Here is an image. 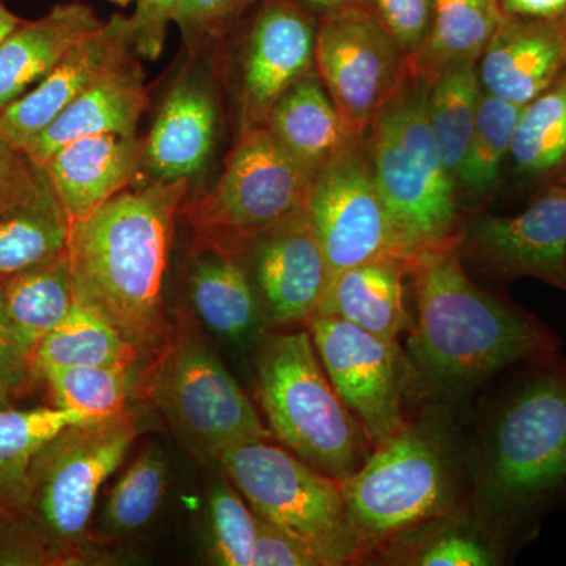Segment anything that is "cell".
<instances>
[{"label":"cell","instance_id":"1","mask_svg":"<svg viewBox=\"0 0 566 566\" xmlns=\"http://www.w3.org/2000/svg\"><path fill=\"white\" fill-rule=\"evenodd\" d=\"M188 181L132 186L87 218L71 222L74 301L106 319L155 363L172 342L164 279Z\"/></svg>","mask_w":566,"mask_h":566},{"label":"cell","instance_id":"2","mask_svg":"<svg viewBox=\"0 0 566 566\" xmlns=\"http://www.w3.org/2000/svg\"><path fill=\"white\" fill-rule=\"evenodd\" d=\"M458 244L424 249L408 263L419 312L409 356L428 385L450 394L560 349L546 324L465 274Z\"/></svg>","mask_w":566,"mask_h":566},{"label":"cell","instance_id":"3","mask_svg":"<svg viewBox=\"0 0 566 566\" xmlns=\"http://www.w3.org/2000/svg\"><path fill=\"white\" fill-rule=\"evenodd\" d=\"M566 499V363L532 360L483 431L476 515L499 538L528 527Z\"/></svg>","mask_w":566,"mask_h":566},{"label":"cell","instance_id":"4","mask_svg":"<svg viewBox=\"0 0 566 566\" xmlns=\"http://www.w3.org/2000/svg\"><path fill=\"white\" fill-rule=\"evenodd\" d=\"M461 480L455 434L441 417H424L376 447L340 488L349 520L367 549L455 512Z\"/></svg>","mask_w":566,"mask_h":566},{"label":"cell","instance_id":"5","mask_svg":"<svg viewBox=\"0 0 566 566\" xmlns=\"http://www.w3.org/2000/svg\"><path fill=\"white\" fill-rule=\"evenodd\" d=\"M428 85L409 80L365 134L379 196L408 263L424 249L460 243L458 181L427 117Z\"/></svg>","mask_w":566,"mask_h":566},{"label":"cell","instance_id":"6","mask_svg":"<svg viewBox=\"0 0 566 566\" xmlns=\"http://www.w3.org/2000/svg\"><path fill=\"white\" fill-rule=\"evenodd\" d=\"M256 387L271 434L316 471L344 482L370 457V441L335 392L307 331L266 338Z\"/></svg>","mask_w":566,"mask_h":566},{"label":"cell","instance_id":"7","mask_svg":"<svg viewBox=\"0 0 566 566\" xmlns=\"http://www.w3.org/2000/svg\"><path fill=\"white\" fill-rule=\"evenodd\" d=\"M137 438L128 411L111 419L71 424L33 457L21 512L62 565L88 558L91 521L99 488Z\"/></svg>","mask_w":566,"mask_h":566},{"label":"cell","instance_id":"8","mask_svg":"<svg viewBox=\"0 0 566 566\" xmlns=\"http://www.w3.org/2000/svg\"><path fill=\"white\" fill-rule=\"evenodd\" d=\"M218 464L256 515L300 539L322 566L352 564L365 553L340 482L290 450L259 439L230 447Z\"/></svg>","mask_w":566,"mask_h":566},{"label":"cell","instance_id":"9","mask_svg":"<svg viewBox=\"0 0 566 566\" xmlns=\"http://www.w3.org/2000/svg\"><path fill=\"white\" fill-rule=\"evenodd\" d=\"M151 371V400L202 463H218L230 447L271 438L248 395L189 319H180Z\"/></svg>","mask_w":566,"mask_h":566},{"label":"cell","instance_id":"10","mask_svg":"<svg viewBox=\"0 0 566 566\" xmlns=\"http://www.w3.org/2000/svg\"><path fill=\"white\" fill-rule=\"evenodd\" d=\"M308 181L266 126L241 134L210 191L186 199L197 234L229 249L251 240L303 207Z\"/></svg>","mask_w":566,"mask_h":566},{"label":"cell","instance_id":"11","mask_svg":"<svg viewBox=\"0 0 566 566\" xmlns=\"http://www.w3.org/2000/svg\"><path fill=\"white\" fill-rule=\"evenodd\" d=\"M315 70L354 136H365L411 80L408 57L375 11L318 18Z\"/></svg>","mask_w":566,"mask_h":566},{"label":"cell","instance_id":"12","mask_svg":"<svg viewBox=\"0 0 566 566\" xmlns=\"http://www.w3.org/2000/svg\"><path fill=\"white\" fill-rule=\"evenodd\" d=\"M327 263L329 283L374 260L408 263L379 196L365 136L349 140L308 182L304 202Z\"/></svg>","mask_w":566,"mask_h":566},{"label":"cell","instance_id":"13","mask_svg":"<svg viewBox=\"0 0 566 566\" xmlns=\"http://www.w3.org/2000/svg\"><path fill=\"white\" fill-rule=\"evenodd\" d=\"M308 333L335 392L370 444H386L406 424L398 342L382 340L337 316L315 315L308 319Z\"/></svg>","mask_w":566,"mask_h":566},{"label":"cell","instance_id":"14","mask_svg":"<svg viewBox=\"0 0 566 566\" xmlns=\"http://www.w3.org/2000/svg\"><path fill=\"white\" fill-rule=\"evenodd\" d=\"M249 17L234 92L237 137L264 126L283 93L315 70L318 18L297 0H259Z\"/></svg>","mask_w":566,"mask_h":566},{"label":"cell","instance_id":"15","mask_svg":"<svg viewBox=\"0 0 566 566\" xmlns=\"http://www.w3.org/2000/svg\"><path fill=\"white\" fill-rule=\"evenodd\" d=\"M458 248L494 277H534L566 292V170L543 181L520 214L461 223Z\"/></svg>","mask_w":566,"mask_h":566},{"label":"cell","instance_id":"16","mask_svg":"<svg viewBox=\"0 0 566 566\" xmlns=\"http://www.w3.org/2000/svg\"><path fill=\"white\" fill-rule=\"evenodd\" d=\"M218 50L189 55L142 140L133 186L191 182L207 169L221 133Z\"/></svg>","mask_w":566,"mask_h":566},{"label":"cell","instance_id":"17","mask_svg":"<svg viewBox=\"0 0 566 566\" xmlns=\"http://www.w3.org/2000/svg\"><path fill=\"white\" fill-rule=\"evenodd\" d=\"M233 252L251 277L268 322L289 326L318 314L329 273L304 205Z\"/></svg>","mask_w":566,"mask_h":566},{"label":"cell","instance_id":"18","mask_svg":"<svg viewBox=\"0 0 566 566\" xmlns=\"http://www.w3.org/2000/svg\"><path fill=\"white\" fill-rule=\"evenodd\" d=\"M136 55L129 18L114 14L85 36L31 91L0 114V133L24 150L71 103Z\"/></svg>","mask_w":566,"mask_h":566},{"label":"cell","instance_id":"19","mask_svg":"<svg viewBox=\"0 0 566 566\" xmlns=\"http://www.w3.org/2000/svg\"><path fill=\"white\" fill-rule=\"evenodd\" d=\"M566 70V22L502 17L479 61L483 92L527 106Z\"/></svg>","mask_w":566,"mask_h":566},{"label":"cell","instance_id":"20","mask_svg":"<svg viewBox=\"0 0 566 566\" xmlns=\"http://www.w3.org/2000/svg\"><path fill=\"white\" fill-rule=\"evenodd\" d=\"M140 151L137 134H104L71 142L48 159L44 172L71 222L132 188Z\"/></svg>","mask_w":566,"mask_h":566},{"label":"cell","instance_id":"21","mask_svg":"<svg viewBox=\"0 0 566 566\" xmlns=\"http://www.w3.org/2000/svg\"><path fill=\"white\" fill-rule=\"evenodd\" d=\"M188 293L197 318L229 344H251L266 319L237 253L202 234H197L191 253Z\"/></svg>","mask_w":566,"mask_h":566},{"label":"cell","instance_id":"22","mask_svg":"<svg viewBox=\"0 0 566 566\" xmlns=\"http://www.w3.org/2000/svg\"><path fill=\"white\" fill-rule=\"evenodd\" d=\"M144 80L139 57L133 55L71 103L24 148L25 155L43 167L71 142L104 134H137L142 115L150 104Z\"/></svg>","mask_w":566,"mask_h":566},{"label":"cell","instance_id":"23","mask_svg":"<svg viewBox=\"0 0 566 566\" xmlns=\"http://www.w3.org/2000/svg\"><path fill=\"white\" fill-rule=\"evenodd\" d=\"M81 0L61 2L44 17L24 21L0 44V114L25 95L85 36L103 25Z\"/></svg>","mask_w":566,"mask_h":566},{"label":"cell","instance_id":"24","mask_svg":"<svg viewBox=\"0 0 566 566\" xmlns=\"http://www.w3.org/2000/svg\"><path fill=\"white\" fill-rule=\"evenodd\" d=\"M264 126L308 182L357 137L346 128L316 70L283 93Z\"/></svg>","mask_w":566,"mask_h":566},{"label":"cell","instance_id":"25","mask_svg":"<svg viewBox=\"0 0 566 566\" xmlns=\"http://www.w3.org/2000/svg\"><path fill=\"white\" fill-rule=\"evenodd\" d=\"M408 263L381 259L349 268L327 283L318 314L337 316L387 342L409 326L405 304Z\"/></svg>","mask_w":566,"mask_h":566},{"label":"cell","instance_id":"26","mask_svg":"<svg viewBox=\"0 0 566 566\" xmlns=\"http://www.w3.org/2000/svg\"><path fill=\"white\" fill-rule=\"evenodd\" d=\"M71 219L40 167L35 180L0 205V282L69 251Z\"/></svg>","mask_w":566,"mask_h":566},{"label":"cell","instance_id":"27","mask_svg":"<svg viewBox=\"0 0 566 566\" xmlns=\"http://www.w3.org/2000/svg\"><path fill=\"white\" fill-rule=\"evenodd\" d=\"M74 303L69 251L0 282V311L28 364Z\"/></svg>","mask_w":566,"mask_h":566},{"label":"cell","instance_id":"28","mask_svg":"<svg viewBox=\"0 0 566 566\" xmlns=\"http://www.w3.org/2000/svg\"><path fill=\"white\" fill-rule=\"evenodd\" d=\"M385 545V558L392 565L493 566L504 558V539L482 521L455 512L409 528Z\"/></svg>","mask_w":566,"mask_h":566},{"label":"cell","instance_id":"29","mask_svg":"<svg viewBox=\"0 0 566 566\" xmlns=\"http://www.w3.org/2000/svg\"><path fill=\"white\" fill-rule=\"evenodd\" d=\"M502 20L497 0H433V25L409 63L412 80L430 85L461 62L480 61Z\"/></svg>","mask_w":566,"mask_h":566},{"label":"cell","instance_id":"30","mask_svg":"<svg viewBox=\"0 0 566 566\" xmlns=\"http://www.w3.org/2000/svg\"><path fill=\"white\" fill-rule=\"evenodd\" d=\"M139 359V353L106 319L74 303L70 314L36 346L29 370L31 378L43 379L48 371L63 368H133Z\"/></svg>","mask_w":566,"mask_h":566},{"label":"cell","instance_id":"31","mask_svg":"<svg viewBox=\"0 0 566 566\" xmlns=\"http://www.w3.org/2000/svg\"><path fill=\"white\" fill-rule=\"evenodd\" d=\"M512 174L538 188L566 170V70L524 106L510 153Z\"/></svg>","mask_w":566,"mask_h":566},{"label":"cell","instance_id":"32","mask_svg":"<svg viewBox=\"0 0 566 566\" xmlns=\"http://www.w3.org/2000/svg\"><path fill=\"white\" fill-rule=\"evenodd\" d=\"M98 422L80 412L55 408L0 411V512H21L33 457L71 424Z\"/></svg>","mask_w":566,"mask_h":566},{"label":"cell","instance_id":"33","mask_svg":"<svg viewBox=\"0 0 566 566\" xmlns=\"http://www.w3.org/2000/svg\"><path fill=\"white\" fill-rule=\"evenodd\" d=\"M482 93L476 61L458 63L428 85V125L442 163L457 181L474 133Z\"/></svg>","mask_w":566,"mask_h":566},{"label":"cell","instance_id":"34","mask_svg":"<svg viewBox=\"0 0 566 566\" xmlns=\"http://www.w3.org/2000/svg\"><path fill=\"white\" fill-rule=\"evenodd\" d=\"M523 109L524 106L482 93L474 133L458 175V188L472 199H488L501 185Z\"/></svg>","mask_w":566,"mask_h":566},{"label":"cell","instance_id":"35","mask_svg":"<svg viewBox=\"0 0 566 566\" xmlns=\"http://www.w3.org/2000/svg\"><path fill=\"white\" fill-rule=\"evenodd\" d=\"M167 461L158 449L142 453L118 480L103 513V532L123 538L147 526L167 490Z\"/></svg>","mask_w":566,"mask_h":566},{"label":"cell","instance_id":"36","mask_svg":"<svg viewBox=\"0 0 566 566\" xmlns=\"http://www.w3.org/2000/svg\"><path fill=\"white\" fill-rule=\"evenodd\" d=\"M132 371L125 367L63 368L48 371L43 381L55 408L104 420L126 411Z\"/></svg>","mask_w":566,"mask_h":566},{"label":"cell","instance_id":"37","mask_svg":"<svg viewBox=\"0 0 566 566\" xmlns=\"http://www.w3.org/2000/svg\"><path fill=\"white\" fill-rule=\"evenodd\" d=\"M256 513L227 479L214 480L207 495V549L212 564L251 566Z\"/></svg>","mask_w":566,"mask_h":566},{"label":"cell","instance_id":"38","mask_svg":"<svg viewBox=\"0 0 566 566\" xmlns=\"http://www.w3.org/2000/svg\"><path fill=\"white\" fill-rule=\"evenodd\" d=\"M259 0H182L174 22L188 55L218 50L240 29Z\"/></svg>","mask_w":566,"mask_h":566},{"label":"cell","instance_id":"39","mask_svg":"<svg viewBox=\"0 0 566 566\" xmlns=\"http://www.w3.org/2000/svg\"><path fill=\"white\" fill-rule=\"evenodd\" d=\"M370 9L398 41L408 63L415 61L433 25V0H370Z\"/></svg>","mask_w":566,"mask_h":566},{"label":"cell","instance_id":"40","mask_svg":"<svg viewBox=\"0 0 566 566\" xmlns=\"http://www.w3.org/2000/svg\"><path fill=\"white\" fill-rule=\"evenodd\" d=\"M62 565L22 512H0V566Z\"/></svg>","mask_w":566,"mask_h":566},{"label":"cell","instance_id":"41","mask_svg":"<svg viewBox=\"0 0 566 566\" xmlns=\"http://www.w3.org/2000/svg\"><path fill=\"white\" fill-rule=\"evenodd\" d=\"M133 3L136 6L129 17L133 50L144 61H158L182 0H133Z\"/></svg>","mask_w":566,"mask_h":566},{"label":"cell","instance_id":"42","mask_svg":"<svg viewBox=\"0 0 566 566\" xmlns=\"http://www.w3.org/2000/svg\"><path fill=\"white\" fill-rule=\"evenodd\" d=\"M256 536L251 566H322L294 536L256 515Z\"/></svg>","mask_w":566,"mask_h":566},{"label":"cell","instance_id":"43","mask_svg":"<svg viewBox=\"0 0 566 566\" xmlns=\"http://www.w3.org/2000/svg\"><path fill=\"white\" fill-rule=\"evenodd\" d=\"M40 166L0 133V205L9 202L35 180Z\"/></svg>","mask_w":566,"mask_h":566},{"label":"cell","instance_id":"44","mask_svg":"<svg viewBox=\"0 0 566 566\" xmlns=\"http://www.w3.org/2000/svg\"><path fill=\"white\" fill-rule=\"evenodd\" d=\"M502 17L566 22V0H497Z\"/></svg>","mask_w":566,"mask_h":566},{"label":"cell","instance_id":"45","mask_svg":"<svg viewBox=\"0 0 566 566\" xmlns=\"http://www.w3.org/2000/svg\"><path fill=\"white\" fill-rule=\"evenodd\" d=\"M0 375L6 378L11 389L22 386L25 379L31 378L28 360L18 349L2 311H0Z\"/></svg>","mask_w":566,"mask_h":566},{"label":"cell","instance_id":"46","mask_svg":"<svg viewBox=\"0 0 566 566\" xmlns=\"http://www.w3.org/2000/svg\"><path fill=\"white\" fill-rule=\"evenodd\" d=\"M305 10L311 11L316 18L331 11L354 9V7H367L370 9V0H297Z\"/></svg>","mask_w":566,"mask_h":566},{"label":"cell","instance_id":"47","mask_svg":"<svg viewBox=\"0 0 566 566\" xmlns=\"http://www.w3.org/2000/svg\"><path fill=\"white\" fill-rule=\"evenodd\" d=\"M21 22V18H18L13 11L7 9L2 0H0V44H2V41L6 40Z\"/></svg>","mask_w":566,"mask_h":566},{"label":"cell","instance_id":"48","mask_svg":"<svg viewBox=\"0 0 566 566\" xmlns=\"http://www.w3.org/2000/svg\"><path fill=\"white\" fill-rule=\"evenodd\" d=\"M9 408H11V387L6 378L0 375V411Z\"/></svg>","mask_w":566,"mask_h":566},{"label":"cell","instance_id":"49","mask_svg":"<svg viewBox=\"0 0 566 566\" xmlns=\"http://www.w3.org/2000/svg\"><path fill=\"white\" fill-rule=\"evenodd\" d=\"M109 3H114V6L122 7V9H125V7H129L133 3V0H107Z\"/></svg>","mask_w":566,"mask_h":566}]
</instances>
